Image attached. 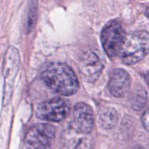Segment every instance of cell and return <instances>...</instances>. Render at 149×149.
I'll use <instances>...</instances> for the list:
<instances>
[{
    "label": "cell",
    "mask_w": 149,
    "mask_h": 149,
    "mask_svg": "<svg viewBox=\"0 0 149 149\" xmlns=\"http://www.w3.org/2000/svg\"><path fill=\"white\" fill-rule=\"evenodd\" d=\"M42 77L49 89L62 96L74 95L79 86L75 72L64 63H52L48 65Z\"/></svg>",
    "instance_id": "obj_1"
},
{
    "label": "cell",
    "mask_w": 149,
    "mask_h": 149,
    "mask_svg": "<svg viewBox=\"0 0 149 149\" xmlns=\"http://www.w3.org/2000/svg\"><path fill=\"white\" fill-rule=\"evenodd\" d=\"M149 50V35L146 31H137L126 35L119 56L127 65H132L143 59Z\"/></svg>",
    "instance_id": "obj_2"
},
{
    "label": "cell",
    "mask_w": 149,
    "mask_h": 149,
    "mask_svg": "<svg viewBox=\"0 0 149 149\" xmlns=\"http://www.w3.org/2000/svg\"><path fill=\"white\" fill-rule=\"evenodd\" d=\"M20 61V58L18 50L12 45L9 46L6 51L3 62V75L4 83L2 103L4 106L8 105L11 100L15 79L19 70Z\"/></svg>",
    "instance_id": "obj_3"
},
{
    "label": "cell",
    "mask_w": 149,
    "mask_h": 149,
    "mask_svg": "<svg viewBox=\"0 0 149 149\" xmlns=\"http://www.w3.org/2000/svg\"><path fill=\"white\" fill-rule=\"evenodd\" d=\"M55 129L49 124H38L25 135L22 149H49L55 139Z\"/></svg>",
    "instance_id": "obj_4"
},
{
    "label": "cell",
    "mask_w": 149,
    "mask_h": 149,
    "mask_svg": "<svg viewBox=\"0 0 149 149\" xmlns=\"http://www.w3.org/2000/svg\"><path fill=\"white\" fill-rule=\"evenodd\" d=\"M126 34L120 22L111 20L102 31L101 42L106 53L110 58L118 55Z\"/></svg>",
    "instance_id": "obj_5"
},
{
    "label": "cell",
    "mask_w": 149,
    "mask_h": 149,
    "mask_svg": "<svg viewBox=\"0 0 149 149\" xmlns=\"http://www.w3.org/2000/svg\"><path fill=\"white\" fill-rule=\"evenodd\" d=\"M69 113V104L61 98H53L41 102L36 110L37 118L52 122L63 121L68 117Z\"/></svg>",
    "instance_id": "obj_6"
},
{
    "label": "cell",
    "mask_w": 149,
    "mask_h": 149,
    "mask_svg": "<svg viewBox=\"0 0 149 149\" xmlns=\"http://www.w3.org/2000/svg\"><path fill=\"white\" fill-rule=\"evenodd\" d=\"M79 69L81 77L88 83L98 80L103 70V64L97 53L88 51L84 53L79 61Z\"/></svg>",
    "instance_id": "obj_7"
},
{
    "label": "cell",
    "mask_w": 149,
    "mask_h": 149,
    "mask_svg": "<svg viewBox=\"0 0 149 149\" xmlns=\"http://www.w3.org/2000/svg\"><path fill=\"white\" fill-rule=\"evenodd\" d=\"M74 128L79 132L88 134L93 130L95 116L93 109L84 102H79L74 106L73 111Z\"/></svg>",
    "instance_id": "obj_8"
},
{
    "label": "cell",
    "mask_w": 149,
    "mask_h": 149,
    "mask_svg": "<svg viewBox=\"0 0 149 149\" xmlns=\"http://www.w3.org/2000/svg\"><path fill=\"white\" fill-rule=\"evenodd\" d=\"M131 86V79L129 74L122 69L113 70L108 83V88L115 97L125 96L129 92Z\"/></svg>",
    "instance_id": "obj_9"
},
{
    "label": "cell",
    "mask_w": 149,
    "mask_h": 149,
    "mask_svg": "<svg viewBox=\"0 0 149 149\" xmlns=\"http://www.w3.org/2000/svg\"><path fill=\"white\" fill-rule=\"evenodd\" d=\"M63 149H90L91 141L86 134L77 131L74 127L67 129L61 137Z\"/></svg>",
    "instance_id": "obj_10"
},
{
    "label": "cell",
    "mask_w": 149,
    "mask_h": 149,
    "mask_svg": "<svg viewBox=\"0 0 149 149\" xmlns=\"http://www.w3.org/2000/svg\"><path fill=\"white\" fill-rule=\"evenodd\" d=\"M118 112L116 109L110 106L103 107L98 112V123L102 128L111 129L118 122Z\"/></svg>",
    "instance_id": "obj_11"
},
{
    "label": "cell",
    "mask_w": 149,
    "mask_h": 149,
    "mask_svg": "<svg viewBox=\"0 0 149 149\" xmlns=\"http://www.w3.org/2000/svg\"><path fill=\"white\" fill-rule=\"evenodd\" d=\"M131 107L135 110H141L147 103V92L141 86H136L130 95Z\"/></svg>",
    "instance_id": "obj_12"
},
{
    "label": "cell",
    "mask_w": 149,
    "mask_h": 149,
    "mask_svg": "<svg viewBox=\"0 0 149 149\" xmlns=\"http://www.w3.org/2000/svg\"><path fill=\"white\" fill-rule=\"evenodd\" d=\"M141 121H142V124L144 128L146 129V131L148 130V110H146L144 113L143 114L142 118H141Z\"/></svg>",
    "instance_id": "obj_13"
},
{
    "label": "cell",
    "mask_w": 149,
    "mask_h": 149,
    "mask_svg": "<svg viewBox=\"0 0 149 149\" xmlns=\"http://www.w3.org/2000/svg\"><path fill=\"white\" fill-rule=\"evenodd\" d=\"M133 149H145L143 147H142V146H136V147L134 148Z\"/></svg>",
    "instance_id": "obj_14"
}]
</instances>
